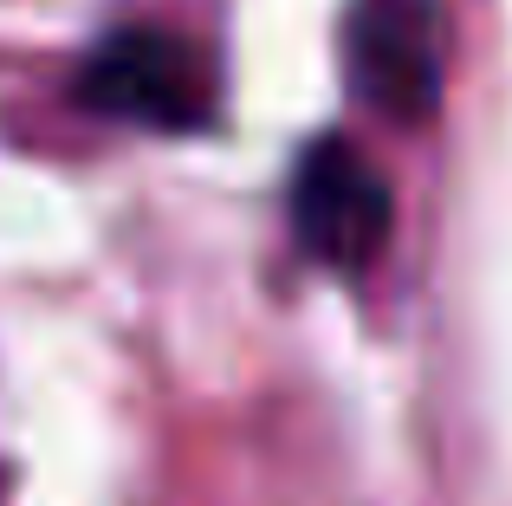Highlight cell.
<instances>
[{
    "instance_id": "cell-2",
    "label": "cell",
    "mask_w": 512,
    "mask_h": 506,
    "mask_svg": "<svg viewBox=\"0 0 512 506\" xmlns=\"http://www.w3.org/2000/svg\"><path fill=\"white\" fill-rule=\"evenodd\" d=\"M286 215H292V241H299L305 260L331 266V273H357L389 247L396 195H389L383 169L350 137H318L305 143L299 169H292Z\"/></svg>"
},
{
    "instance_id": "cell-3",
    "label": "cell",
    "mask_w": 512,
    "mask_h": 506,
    "mask_svg": "<svg viewBox=\"0 0 512 506\" xmlns=\"http://www.w3.org/2000/svg\"><path fill=\"white\" fill-rule=\"evenodd\" d=\"M344 78L376 117L428 124L441 104V0H350Z\"/></svg>"
},
{
    "instance_id": "cell-1",
    "label": "cell",
    "mask_w": 512,
    "mask_h": 506,
    "mask_svg": "<svg viewBox=\"0 0 512 506\" xmlns=\"http://www.w3.org/2000/svg\"><path fill=\"white\" fill-rule=\"evenodd\" d=\"M72 98L85 111L111 117V124L182 137V130L214 124V59L175 26L130 20V26H111L78 59Z\"/></svg>"
}]
</instances>
